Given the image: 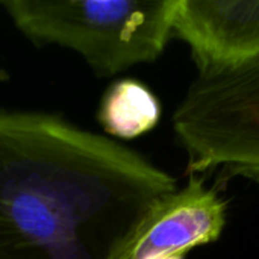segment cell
<instances>
[{"label":"cell","mask_w":259,"mask_h":259,"mask_svg":"<svg viewBox=\"0 0 259 259\" xmlns=\"http://www.w3.org/2000/svg\"><path fill=\"white\" fill-rule=\"evenodd\" d=\"M178 179L56 114L0 108V259H131Z\"/></svg>","instance_id":"cell-1"},{"label":"cell","mask_w":259,"mask_h":259,"mask_svg":"<svg viewBox=\"0 0 259 259\" xmlns=\"http://www.w3.org/2000/svg\"><path fill=\"white\" fill-rule=\"evenodd\" d=\"M15 27L38 46L79 53L108 77L155 62L173 36L176 0H6Z\"/></svg>","instance_id":"cell-2"},{"label":"cell","mask_w":259,"mask_h":259,"mask_svg":"<svg viewBox=\"0 0 259 259\" xmlns=\"http://www.w3.org/2000/svg\"><path fill=\"white\" fill-rule=\"evenodd\" d=\"M171 121L190 175L219 171L259 185V62L215 77H196Z\"/></svg>","instance_id":"cell-3"},{"label":"cell","mask_w":259,"mask_h":259,"mask_svg":"<svg viewBox=\"0 0 259 259\" xmlns=\"http://www.w3.org/2000/svg\"><path fill=\"white\" fill-rule=\"evenodd\" d=\"M173 35L188 44L197 77L259 62V0H176Z\"/></svg>","instance_id":"cell-4"},{"label":"cell","mask_w":259,"mask_h":259,"mask_svg":"<svg viewBox=\"0 0 259 259\" xmlns=\"http://www.w3.org/2000/svg\"><path fill=\"white\" fill-rule=\"evenodd\" d=\"M226 202L190 175L188 184L167 197L141 231L131 259L187 256L199 246L215 243L226 226Z\"/></svg>","instance_id":"cell-5"},{"label":"cell","mask_w":259,"mask_h":259,"mask_svg":"<svg viewBox=\"0 0 259 259\" xmlns=\"http://www.w3.org/2000/svg\"><path fill=\"white\" fill-rule=\"evenodd\" d=\"M159 118V100L135 79L114 82L106 90L99 109V121L105 132L121 140H134L150 132Z\"/></svg>","instance_id":"cell-6"},{"label":"cell","mask_w":259,"mask_h":259,"mask_svg":"<svg viewBox=\"0 0 259 259\" xmlns=\"http://www.w3.org/2000/svg\"><path fill=\"white\" fill-rule=\"evenodd\" d=\"M153 259H185V256H164V258H153Z\"/></svg>","instance_id":"cell-7"}]
</instances>
